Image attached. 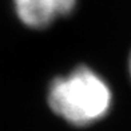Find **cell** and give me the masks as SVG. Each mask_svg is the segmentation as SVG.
<instances>
[{
	"label": "cell",
	"instance_id": "cell-1",
	"mask_svg": "<svg viewBox=\"0 0 131 131\" xmlns=\"http://www.w3.org/2000/svg\"><path fill=\"white\" fill-rule=\"evenodd\" d=\"M47 102L50 108L67 123L86 127L108 114L112 92L99 74L82 66L52 80Z\"/></svg>",
	"mask_w": 131,
	"mask_h": 131
},
{
	"label": "cell",
	"instance_id": "cell-2",
	"mask_svg": "<svg viewBox=\"0 0 131 131\" xmlns=\"http://www.w3.org/2000/svg\"><path fill=\"white\" fill-rule=\"evenodd\" d=\"M76 0H14L19 20L29 28L41 29L74 11Z\"/></svg>",
	"mask_w": 131,
	"mask_h": 131
},
{
	"label": "cell",
	"instance_id": "cell-3",
	"mask_svg": "<svg viewBox=\"0 0 131 131\" xmlns=\"http://www.w3.org/2000/svg\"><path fill=\"white\" fill-rule=\"evenodd\" d=\"M128 68H130V75H131V53H130V60H128Z\"/></svg>",
	"mask_w": 131,
	"mask_h": 131
}]
</instances>
